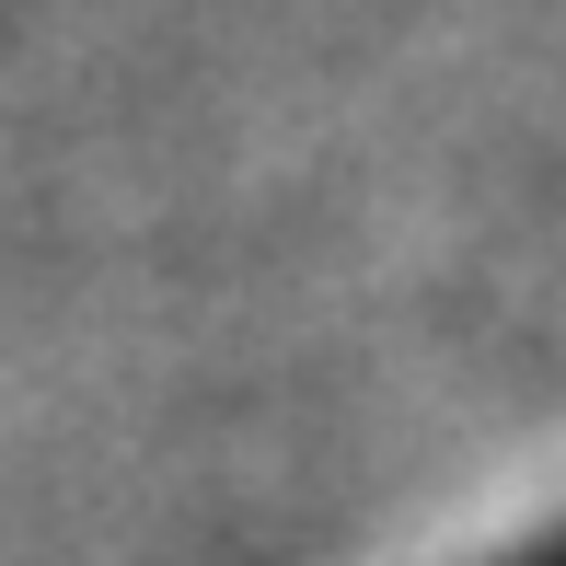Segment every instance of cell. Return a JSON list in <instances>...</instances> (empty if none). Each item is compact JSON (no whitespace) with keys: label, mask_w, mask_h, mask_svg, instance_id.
<instances>
[{"label":"cell","mask_w":566,"mask_h":566,"mask_svg":"<svg viewBox=\"0 0 566 566\" xmlns=\"http://www.w3.org/2000/svg\"><path fill=\"white\" fill-rule=\"evenodd\" d=\"M497 566H566V521H555V532H532V544H521V555H497Z\"/></svg>","instance_id":"1"}]
</instances>
